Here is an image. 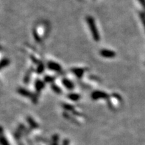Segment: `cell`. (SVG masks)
Instances as JSON below:
<instances>
[{
	"instance_id": "obj_13",
	"label": "cell",
	"mask_w": 145,
	"mask_h": 145,
	"mask_svg": "<svg viewBox=\"0 0 145 145\" xmlns=\"http://www.w3.org/2000/svg\"><path fill=\"white\" fill-rule=\"evenodd\" d=\"M10 64V60L8 59V58H3V59H1V63H0V65H1V70H3L4 68L8 67Z\"/></svg>"
},
{
	"instance_id": "obj_10",
	"label": "cell",
	"mask_w": 145,
	"mask_h": 145,
	"mask_svg": "<svg viewBox=\"0 0 145 145\" xmlns=\"http://www.w3.org/2000/svg\"><path fill=\"white\" fill-rule=\"evenodd\" d=\"M67 97L69 99L72 101H78L81 98V96L77 93H69L67 95Z\"/></svg>"
},
{
	"instance_id": "obj_2",
	"label": "cell",
	"mask_w": 145,
	"mask_h": 145,
	"mask_svg": "<svg viewBox=\"0 0 145 145\" xmlns=\"http://www.w3.org/2000/svg\"><path fill=\"white\" fill-rule=\"evenodd\" d=\"M17 92L20 95L23 96L24 97H27V98L30 99L32 100L33 104H36L39 101V96L37 95L36 94L34 93H32L30 92V91L26 89V88H18L17 89Z\"/></svg>"
},
{
	"instance_id": "obj_20",
	"label": "cell",
	"mask_w": 145,
	"mask_h": 145,
	"mask_svg": "<svg viewBox=\"0 0 145 145\" xmlns=\"http://www.w3.org/2000/svg\"><path fill=\"white\" fill-rule=\"evenodd\" d=\"M30 59H31V61H32V63H34V64H36V65H37L38 64H39L40 62H42V61H40L39 59H37V58H36L34 55H33V54L30 55Z\"/></svg>"
},
{
	"instance_id": "obj_3",
	"label": "cell",
	"mask_w": 145,
	"mask_h": 145,
	"mask_svg": "<svg viewBox=\"0 0 145 145\" xmlns=\"http://www.w3.org/2000/svg\"><path fill=\"white\" fill-rule=\"evenodd\" d=\"M110 96L108 95L106 92L104 91L100 90H95L91 93V98L93 100L96 101L99 99H108L110 98Z\"/></svg>"
},
{
	"instance_id": "obj_19",
	"label": "cell",
	"mask_w": 145,
	"mask_h": 145,
	"mask_svg": "<svg viewBox=\"0 0 145 145\" xmlns=\"http://www.w3.org/2000/svg\"><path fill=\"white\" fill-rule=\"evenodd\" d=\"M1 145H10L9 142L7 140V139L4 137V136L3 135V128H1Z\"/></svg>"
},
{
	"instance_id": "obj_22",
	"label": "cell",
	"mask_w": 145,
	"mask_h": 145,
	"mask_svg": "<svg viewBox=\"0 0 145 145\" xmlns=\"http://www.w3.org/2000/svg\"><path fill=\"white\" fill-rule=\"evenodd\" d=\"M138 1L140 3V4L142 5V7L145 13V0H138Z\"/></svg>"
},
{
	"instance_id": "obj_14",
	"label": "cell",
	"mask_w": 145,
	"mask_h": 145,
	"mask_svg": "<svg viewBox=\"0 0 145 145\" xmlns=\"http://www.w3.org/2000/svg\"><path fill=\"white\" fill-rule=\"evenodd\" d=\"M62 107L64 110H65L66 111H67V112H73L74 111H75V107L70 104H67V103H65V104H62Z\"/></svg>"
},
{
	"instance_id": "obj_15",
	"label": "cell",
	"mask_w": 145,
	"mask_h": 145,
	"mask_svg": "<svg viewBox=\"0 0 145 145\" xmlns=\"http://www.w3.org/2000/svg\"><path fill=\"white\" fill-rule=\"evenodd\" d=\"M55 77H54V76H50V75H45L44 77V79H43V81H44L45 83H51L52 84L53 82L55 80Z\"/></svg>"
},
{
	"instance_id": "obj_5",
	"label": "cell",
	"mask_w": 145,
	"mask_h": 145,
	"mask_svg": "<svg viewBox=\"0 0 145 145\" xmlns=\"http://www.w3.org/2000/svg\"><path fill=\"white\" fill-rule=\"evenodd\" d=\"M45 83L44 81L41 80L40 79H37L35 81V83H34V88H35L36 94L37 95H40V94L42 92V91L45 88Z\"/></svg>"
},
{
	"instance_id": "obj_1",
	"label": "cell",
	"mask_w": 145,
	"mask_h": 145,
	"mask_svg": "<svg viewBox=\"0 0 145 145\" xmlns=\"http://www.w3.org/2000/svg\"><path fill=\"white\" fill-rule=\"evenodd\" d=\"M86 22L88 24L89 29L91 34L92 38L93 40L95 42H99L100 40V34H99V30L97 29V27L96 26L95 21L94 18L91 16H88L86 18Z\"/></svg>"
},
{
	"instance_id": "obj_17",
	"label": "cell",
	"mask_w": 145,
	"mask_h": 145,
	"mask_svg": "<svg viewBox=\"0 0 145 145\" xmlns=\"http://www.w3.org/2000/svg\"><path fill=\"white\" fill-rule=\"evenodd\" d=\"M51 89H52V90L54 92V93H56L57 94L62 93V89H61V88H60L59 86H58L57 85L54 84V83H52V84H51Z\"/></svg>"
},
{
	"instance_id": "obj_21",
	"label": "cell",
	"mask_w": 145,
	"mask_h": 145,
	"mask_svg": "<svg viewBox=\"0 0 145 145\" xmlns=\"http://www.w3.org/2000/svg\"><path fill=\"white\" fill-rule=\"evenodd\" d=\"M139 18H140V20L142 22V24L145 30V13H144V12H140L139 13Z\"/></svg>"
},
{
	"instance_id": "obj_18",
	"label": "cell",
	"mask_w": 145,
	"mask_h": 145,
	"mask_svg": "<svg viewBox=\"0 0 145 145\" xmlns=\"http://www.w3.org/2000/svg\"><path fill=\"white\" fill-rule=\"evenodd\" d=\"M59 140V136L57 135H54L52 137V144L51 145H58V142Z\"/></svg>"
},
{
	"instance_id": "obj_23",
	"label": "cell",
	"mask_w": 145,
	"mask_h": 145,
	"mask_svg": "<svg viewBox=\"0 0 145 145\" xmlns=\"http://www.w3.org/2000/svg\"><path fill=\"white\" fill-rule=\"evenodd\" d=\"M69 139H64L63 142V145H69Z\"/></svg>"
},
{
	"instance_id": "obj_12",
	"label": "cell",
	"mask_w": 145,
	"mask_h": 145,
	"mask_svg": "<svg viewBox=\"0 0 145 145\" xmlns=\"http://www.w3.org/2000/svg\"><path fill=\"white\" fill-rule=\"evenodd\" d=\"M36 66L37 67H36L35 69L36 72L37 74H39V75H41V74H42L43 72H44L45 67H46V65H45L42 62H40L39 64L36 65Z\"/></svg>"
},
{
	"instance_id": "obj_4",
	"label": "cell",
	"mask_w": 145,
	"mask_h": 145,
	"mask_svg": "<svg viewBox=\"0 0 145 145\" xmlns=\"http://www.w3.org/2000/svg\"><path fill=\"white\" fill-rule=\"evenodd\" d=\"M46 67L52 71L61 73L63 72V67L61 65L57 62L49 61L46 63Z\"/></svg>"
},
{
	"instance_id": "obj_16",
	"label": "cell",
	"mask_w": 145,
	"mask_h": 145,
	"mask_svg": "<svg viewBox=\"0 0 145 145\" xmlns=\"http://www.w3.org/2000/svg\"><path fill=\"white\" fill-rule=\"evenodd\" d=\"M63 116L65 118L67 119V120H69L71 121V122H74V123H75V124H79V122H77V120H76L75 118H72V117L71 116H70V114H68L67 112H63Z\"/></svg>"
},
{
	"instance_id": "obj_6",
	"label": "cell",
	"mask_w": 145,
	"mask_h": 145,
	"mask_svg": "<svg viewBox=\"0 0 145 145\" xmlns=\"http://www.w3.org/2000/svg\"><path fill=\"white\" fill-rule=\"evenodd\" d=\"M99 54L101 57L106 58V59H113L116 57V53L114 50L109 49H101L99 51Z\"/></svg>"
},
{
	"instance_id": "obj_11",
	"label": "cell",
	"mask_w": 145,
	"mask_h": 145,
	"mask_svg": "<svg viewBox=\"0 0 145 145\" xmlns=\"http://www.w3.org/2000/svg\"><path fill=\"white\" fill-rule=\"evenodd\" d=\"M26 121L28 122V124L30 125V128H31V129H35V128H38L39 127V125L38 124V123H36L35 122V120H34L32 117L30 116L27 117Z\"/></svg>"
},
{
	"instance_id": "obj_7",
	"label": "cell",
	"mask_w": 145,
	"mask_h": 145,
	"mask_svg": "<svg viewBox=\"0 0 145 145\" xmlns=\"http://www.w3.org/2000/svg\"><path fill=\"white\" fill-rule=\"evenodd\" d=\"M71 71L74 75L76 76L79 79H80L86 72L87 69L83 67H73L71 69Z\"/></svg>"
},
{
	"instance_id": "obj_8",
	"label": "cell",
	"mask_w": 145,
	"mask_h": 145,
	"mask_svg": "<svg viewBox=\"0 0 145 145\" xmlns=\"http://www.w3.org/2000/svg\"><path fill=\"white\" fill-rule=\"evenodd\" d=\"M62 84L65 88L67 89L68 90L71 91L73 90L75 88V84L71 80H70L68 78H63L62 79Z\"/></svg>"
},
{
	"instance_id": "obj_9",
	"label": "cell",
	"mask_w": 145,
	"mask_h": 145,
	"mask_svg": "<svg viewBox=\"0 0 145 145\" xmlns=\"http://www.w3.org/2000/svg\"><path fill=\"white\" fill-rule=\"evenodd\" d=\"M34 71L35 70H34V69L33 67L29 68L28 71H27L26 74H25L24 75V83L25 84H28V83L30 82L32 77V75Z\"/></svg>"
}]
</instances>
